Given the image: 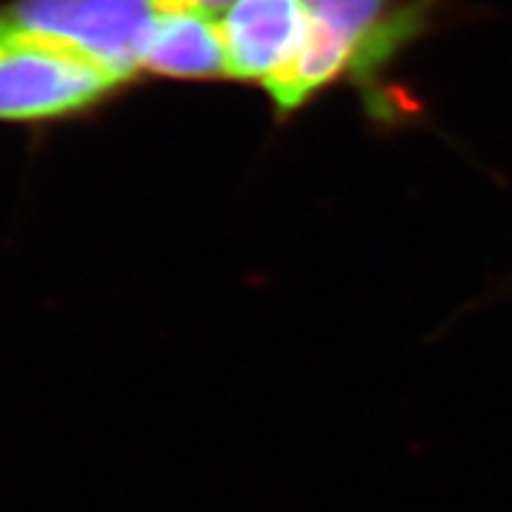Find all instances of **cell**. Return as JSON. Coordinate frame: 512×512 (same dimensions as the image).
I'll return each mask as SVG.
<instances>
[{
  "label": "cell",
  "instance_id": "1",
  "mask_svg": "<svg viewBox=\"0 0 512 512\" xmlns=\"http://www.w3.org/2000/svg\"><path fill=\"white\" fill-rule=\"evenodd\" d=\"M121 81L100 64L0 19V121H46L86 112Z\"/></svg>",
  "mask_w": 512,
  "mask_h": 512
},
{
  "label": "cell",
  "instance_id": "2",
  "mask_svg": "<svg viewBox=\"0 0 512 512\" xmlns=\"http://www.w3.org/2000/svg\"><path fill=\"white\" fill-rule=\"evenodd\" d=\"M157 0H15L0 19L100 64L124 83L143 69Z\"/></svg>",
  "mask_w": 512,
  "mask_h": 512
},
{
  "label": "cell",
  "instance_id": "3",
  "mask_svg": "<svg viewBox=\"0 0 512 512\" xmlns=\"http://www.w3.org/2000/svg\"><path fill=\"white\" fill-rule=\"evenodd\" d=\"M219 31L226 74L266 83L292 60L302 43L304 0H235Z\"/></svg>",
  "mask_w": 512,
  "mask_h": 512
},
{
  "label": "cell",
  "instance_id": "4",
  "mask_svg": "<svg viewBox=\"0 0 512 512\" xmlns=\"http://www.w3.org/2000/svg\"><path fill=\"white\" fill-rule=\"evenodd\" d=\"M143 69L171 79L228 76L219 24L204 12L162 10L147 43Z\"/></svg>",
  "mask_w": 512,
  "mask_h": 512
},
{
  "label": "cell",
  "instance_id": "5",
  "mask_svg": "<svg viewBox=\"0 0 512 512\" xmlns=\"http://www.w3.org/2000/svg\"><path fill=\"white\" fill-rule=\"evenodd\" d=\"M233 3L235 0H157L159 10H195L204 12V15L219 12Z\"/></svg>",
  "mask_w": 512,
  "mask_h": 512
},
{
  "label": "cell",
  "instance_id": "6",
  "mask_svg": "<svg viewBox=\"0 0 512 512\" xmlns=\"http://www.w3.org/2000/svg\"><path fill=\"white\" fill-rule=\"evenodd\" d=\"M503 294H512V280H508V283L498 287V292H491L489 297L484 299V302H491V299H498V297H503Z\"/></svg>",
  "mask_w": 512,
  "mask_h": 512
}]
</instances>
